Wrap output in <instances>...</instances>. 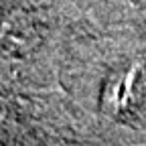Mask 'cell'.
<instances>
[{
    "mask_svg": "<svg viewBox=\"0 0 146 146\" xmlns=\"http://www.w3.org/2000/svg\"><path fill=\"white\" fill-rule=\"evenodd\" d=\"M140 67H130L114 75L104 89V108L108 106V110L114 114L126 112V108H130L128 100L134 96V89L140 87Z\"/></svg>",
    "mask_w": 146,
    "mask_h": 146,
    "instance_id": "cell-1",
    "label": "cell"
}]
</instances>
